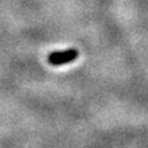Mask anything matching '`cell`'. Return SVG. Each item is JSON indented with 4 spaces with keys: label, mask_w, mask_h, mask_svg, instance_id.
I'll list each match as a JSON object with an SVG mask.
<instances>
[{
    "label": "cell",
    "mask_w": 148,
    "mask_h": 148,
    "mask_svg": "<svg viewBox=\"0 0 148 148\" xmlns=\"http://www.w3.org/2000/svg\"><path fill=\"white\" fill-rule=\"evenodd\" d=\"M79 56V52L75 48H71L61 52H52L48 54L47 61L51 66H63V64L74 62Z\"/></svg>",
    "instance_id": "1"
}]
</instances>
